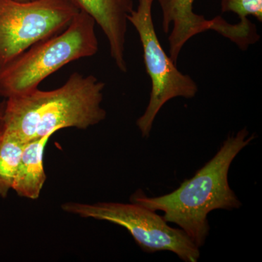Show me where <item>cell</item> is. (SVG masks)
I'll return each mask as SVG.
<instances>
[{
    "instance_id": "8",
    "label": "cell",
    "mask_w": 262,
    "mask_h": 262,
    "mask_svg": "<svg viewBox=\"0 0 262 262\" xmlns=\"http://www.w3.org/2000/svg\"><path fill=\"white\" fill-rule=\"evenodd\" d=\"M80 11L92 17L104 33L110 55L117 68L127 72L125 42L127 16L134 10L133 0H70Z\"/></svg>"
},
{
    "instance_id": "12",
    "label": "cell",
    "mask_w": 262,
    "mask_h": 262,
    "mask_svg": "<svg viewBox=\"0 0 262 262\" xmlns=\"http://www.w3.org/2000/svg\"><path fill=\"white\" fill-rule=\"evenodd\" d=\"M5 107V103L1 102L0 101V116H1L2 114L3 113V110H4Z\"/></svg>"
},
{
    "instance_id": "13",
    "label": "cell",
    "mask_w": 262,
    "mask_h": 262,
    "mask_svg": "<svg viewBox=\"0 0 262 262\" xmlns=\"http://www.w3.org/2000/svg\"><path fill=\"white\" fill-rule=\"evenodd\" d=\"M18 2H22V3H27V2L34 1V0H17Z\"/></svg>"
},
{
    "instance_id": "6",
    "label": "cell",
    "mask_w": 262,
    "mask_h": 262,
    "mask_svg": "<svg viewBox=\"0 0 262 262\" xmlns=\"http://www.w3.org/2000/svg\"><path fill=\"white\" fill-rule=\"evenodd\" d=\"M79 11L70 0H0V69L62 32Z\"/></svg>"
},
{
    "instance_id": "1",
    "label": "cell",
    "mask_w": 262,
    "mask_h": 262,
    "mask_svg": "<svg viewBox=\"0 0 262 262\" xmlns=\"http://www.w3.org/2000/svg\"><path fill=\"white\" fill-rule=\"evenodd\" d=\"M254 139L247 129L239 130L228 136L214 156L173 192L149 196L139 189L131 195V203L163 212L164 220L178 225L198 248L203 247L209 235L208 214L242 206L229 186V170L234 158Z\"/></svg>"
},
{
    "instance_id": "7",
    "label": "cell",
    "mask_w": 262,
    "mask_h": 262,
    "mask_svg": "<svg viewBox=\"0 0 262 262\" xmlns=\"http://www.w3.org/2000/svg\"><path fill=\"white\" fill-rule=\"evenodd\" d=\"M163 13V29L168 33L169 57L177 65L179 54L186 43L196 34L213 30L223 34L227 21L222 17L207 20L193 10L195 0H158Z\"/></svg>"
},
{
    "instance_id": "3",
    "label": "cell",
    "mask_w": 262,
    "mask_h": 262,
    "mask_svg": "<svg viewBox=\"0 0 262 262\" xmlns=\"http://www.w3.org/2000/svg\"><path fill=\"white\" fill-rule=\"evenodd\" d=\"M96 22L79 11L67 28L39 41L0 69V97L25 96L62 67L98 51Z\"/></svg>"
},
{
    "instance_id": "4",
    "label": "cell",
    "mask_w": 262,
    "mask_h": 262,
    "mask_svg": "<svg viewBox=\"0 0 262 262\" xmlns=\"http://www.w3.org/2000/svg\"><path fill=\"white\" fill-rule=\"evenodd\" d=\"M61 208L82 218L106 221L124 227L145 253L170 251L185 262H196L201 257L200 248L184 231L170 227L163 215L136 203L69 202Z\"/></svg>"
},
{
    "instance_id": "11",
    "label": "cell",
    "mask_w": 262,
    "mask_h": 262,
    "mask_svg": "<svg viewBox=\"0 0 262 262\" xmlns=\"http://www.w3.org/2000/svg\"><path fill=\"white\" fill-rule=\"evenodd\" d=\"M222 13L232 12L238 15L242 25L249 27L253 24L248 20L247 17L252 15L262 21V0H222Z\"/></svg>"
},
{
    "instance_id": "5",
    "label": "cell",
    "mask_w": 262,
    "mask_h": 262,
    "mask_svg": "<svg viewBox=\"0 0 262 262\" xmlns=\"http://www.w3.org/2000/svg\"><path fill=\"white\" fill-rule=\"evenodd\" d=\"M155 1L139 0L137 9L127 16L140 38L146 72L151 82L149 103L136 120L143 138L149 137L157 115L165 103L175 98H194L198 91L192 77L178 70L160 44L151 14Z\"/></svg>"
},
{
    "instance_id": "10",
    "label": "cell",
    "mask_w": 262,
    "mask_h": 262,
    "mask_svg": "<svg viewBox=\"0 0 262 262\" xmlns=\"http://www.w3.org/2000/svg\"><path fill=\"white\" fill-rule=\"evenodd\" d=\"M25 144L0 131V196L3 198L12 189Z\"/></svg>"
},
{
    "instance_id": "2",
    "label": "cell",
    "mask_w": 262,
    "mask_h": 262,
    "mask_svg": "<svg viewBox=\"0 0 262 262\" xmlns=\"http://www.w3.org/2000/svg\"><path fill=\"white\" fill-rule=\"evenodd\" d=\"M104 87L95 76L75 72L58 89H38L8 98L0 116V131L27 143L61 129L94 126L106 119L101 106Z\"/></svg>"
},
{
    "instance_id": "9",
    "label": "cell",
    "mask_w": 262,
    "mask_h": 262,
    "mask_svg": "<svg viewBox=\"0 0 262 262\" xmlns=\"http://www.w3.org/2000/svg\"><path fill=\"white\" fill-rule=\"evenodd\" d=\"M51 136L29 141L24 144L12 189L18 195L36 200L40 195L46 180L44 168L45 149Z\"/></svg>"
}]
</instances>
